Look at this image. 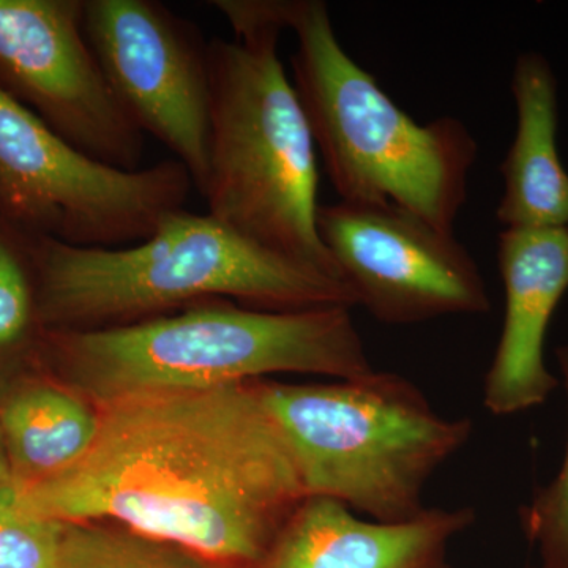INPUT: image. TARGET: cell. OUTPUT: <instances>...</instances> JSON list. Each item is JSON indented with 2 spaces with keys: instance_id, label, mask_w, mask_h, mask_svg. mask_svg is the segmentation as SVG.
<instances>
[{
  "instance_id": "obj_1",
  "label": "cell",
  "mask_w": 568,
  "mask_h": 568,
  "mask_svg": "<svg viewBox=\"0 0 568 568\" xmlns=\"http://www.w3.org/2000/svg\"><path fill=\"white\" fill-rule=\"evenodd\" d=\"M33 514L110 523L226 568H261L305 500L260 381L115 399L62 473L17 484Z\"/></svg>"
},
{
  "instance_id": "obj_2",
  "label": "cell",
  "mask_w": 568,
  "mask_h": 568,
  "mask_svg": "<svg viewBox=\"0 0 568 568\" xmlns=\"http://www.w3.org/2000/svg\"><path fill=\"white\" fill-rule=\"evenodd\" d=\"M211 6L234 39L209 40L207 213L268 252L345 282L317 233V149L278 54L284 0Z\"/></svg>"
},
{
  "instance_id": "obj_3",
  "label": "cell",
  "mask_w": 568,
  "mask_h": 568,
  "mask_svg": "<svg viewBox=\"0 0 568 568\" xmlns=\"http://www.w3.org/2000/svg\"><path fill=\"white\" fill-rule=\"evenodd\" d=\"M40 316L55 331H93L170 315L233 297L253 308L357 306L349 284L268 252L216 222L181 209L144 241L88 248L36 237Z\"/></svg>"
},
{
  "instance_id": "obj_4",
  "label": "cell",
  "mask_w": 568,
  "mask_h": 568,
  "mask_svg": "<svg viewBox=\"0 0 568 568\" xmlns=\"http://www.w3.org/2000/svg\"><path fill=\"white\" fill-rule=\"evenodd\" d=\"M51 346L70 383L99 406L278 373L349 379L375 369L346 306L276 312L215 298L140 323L55 331Z\"/></svg>"
},
{
  "instance_id": "obj_5",
  "label": "cell",
  "mask_w": 568,
  "mask_h": 568,
  "mask_svg": "<svg viewBox=\"0 0 568 568\" xmlns=\"http://www.w3.org/2000/svg\"><path fill=\"white\" fill-rule=\"evenodd\" d=\"M293 84L339 200L394 204L455 231L478 144L452 115L418 123L347 54L321 0H286Z\"/></svg>"
},
{
  "instance_id": "obj_6",
  "label": "cell",
  "mask_w": 568,
  "mask_h": 568,
  "mask_svg": "<svg viewBox=\"0 0 568 568\" xmlns=\"http://www.w3.org/2000/svg\"><path fill=\"white\" fill-rule=\"evenodd\" d=\"M260 388L306 497L338 500L376 521L422 514L426 485L474 432L470 418L443 416L392 372L328 384L260 379Z\"/></svg>"
},
{
  "instance_id": "obj_7",
  "label": "cell",
  "mask_w": 568,
  "mask_h": 568,
  "mask_svg": "<svg viewBox=\"0 0 568 568\" xmlns=\"http://www.w3.org/2000/svg\"><path fill=\"white\" fill-rule=\"evenodd\" d=\"M193 190L174 159L125 171L85 155L0 84V212L14 226L67 245H132Z\"/></svg>"
},
{
  "instance_id": "obj_8",
  "label": "cell",
  "mask_w": 568,
  "mask_h": 568,
  "mask_svg": "<svg viewBox=\"0 0 568 568\" xmlns=\"http://www.w3.org/2000/svg\"><path fill=\"white\" fill-rule=\"evenodd\" d=\"M85 39L119 102L170 149L203 196L211 136V55L200 29L156 0H84Z\"/></svg>"
},
{
  "instance_id": "obj_9",
  "label": "cell",
  "mask_w": 568,
  "mask_h": 568,
  "mask_svg": "<svg viewBox=\"0 0 568 568\" xmlns=\"http://www.w3.org/2000/svg\"><path fill=\"white\" fill-rule=\"evenodd\" d=\"M317 233L357 306L388 325L485 315L487 283L455 231L394 204H321Z\"/></svg>"
},
{
  "instance_id": "obj_10",
  "label": "cell",
  "mask_w": 568,
  "mask_h": 568,
  "mask_svg": "<svg viewBox=\"0 0 568 568\" xmlns=\"http://www.w3.org/2000/svg\"><path fill=\"white\" fill-rule=\"evenodd\" d=\"M84 0H0V82L85 155L141 170L145 134L85 39Z\"/></svg>"
},
{
  "instance_id": "obj_11",
  "label": "cell",
  "mask_w": 568,
  "mask_h": 568,
  "mask_svg": "<svg viewBox=\"0 0 568 568\" xmlns=\"http://www.w3.org/2000/svg\"><path fill=\"white\" fill-rule=\"evenodd\" d=\"M497 263L506 308L484 405L493 416L506 417L544 405L560 386L545 362V343L568 290L567 227H504Z\"/></svg>"
},
{
  "instance_id": "obj_12",
  "label": "cell",
  "mask_w": 568,
  "mask_h": 568,
  "mask_svg": "<svg viewBox=\"0 0 568 568\" xmlns=\"http://www.w3.org/2000/svg\"><path fill=\"white\" fill-rule=\"evenodd\" d=\"M470 507H426L406 521L362 518L328 497H305L261 568H450Z\"/></svg>"
},
{
  "instance_id": "obj_13",
  "label": "cell",
  "mask_w": 568,
  "mask_h": 568,
  "mask_svg": "<svg viewBox=\"0 0 568 568\" xmlns=\"http://www.w3.org/2000/svg\"><path fill=\"white\" fill-rule=\"evenodd\" d=\"M510 88L517 129L500 164L497 222L504 227H567L568 173L558 148L555 70L540 52H523L515 61Z\"/></svg>"
},
{
  "instance_id": "obj_14",
  "label": "cell",
  "mask_w": 568,
  "mask_h": 568,
  "mask_svg": "<svg viewBox=\"0 0 568 568\" xmlns=\"http://www.w3.org/2000/svg\"><path fill=\"white\" fill-rule=\"evenodd\" d=\"M11 480L33 484L62 473L91 447L99 410L61 388H28L0 413Z\"/></svg>"
},
{
  "instance_id": "obj_15",
  "label": "cell",
  "mask_w": 568,
  "mask_h": 568,
  "mask_svg": "<svg viewBox=\"0 0 568 568\" xmlns=\"http://www.w3.org/2000/svg\"><path fill=\"white\" fill-rule=\"evenodd\" d=\"M58 568H226L110 523L67 525Z\"/></svg>"
},
{
  "instance_id": "obj_16",
  "label": "cell",
  "mask_w": 568,
  "mask_h": 568,
  "mask_svg": "<svg viewBox=\"0 0 568 568\" xmlns=\"http://www.w3.org/2000/svg\"><path fill=\"white\" fill-rule=\"evenodd\" d=\"M65 529L24 507L13 480L0 484V568H58Z\"/></svg>"
},
{
  "instance_id": "obj_17",
  "label": "cell",
  "mask_w": 568,
  "mask_h": 568,
  "mask_svg": "<svg viewBox=\"0 0 568 568\" xmlns=\"http://www.w3.org/2000/svg\"><path fill=\"white\" fill-rule=\"evenodd\" d=\"M560 384L567 398L568 345L556 349ZM519 525L530 545L537 549L538 568H568V432L566 455L558 476L547 487L538 488L532 499L519 510Z\"/></svg>"
},
{
  "instance_id": "obj_18",
  "label": "cell",
  "mask_w": 568,
  "mask_h": 568,
  "mask_svg": "<svg viewBox=\"0 0 568 568\" xmlns=\"http://www.w3.org/2000/svg\"><path fill=\"white\" fill-rule=\"evenodd\" d=\"M0 227V351L18 345L32 324L31 282L20 245Z\"/></svg>"
},
{
  "instance_id": "obj_19",
  "label": "cell",
  "mask_w": 568,
  "mask_h": 568,
  "mask_svg": "<svg viewBox=\"0 0 568 568\" xmlns=\"http://www.w3.org/2000/svg\"><path fill=\"white\" fill-rule=\"evenodd\" d=\"M11 480V466L6 443H3L2 429H0V484Z\"/></svg>"
},
{
  "instance_id": "obj_20",
  "label": "cell",
  "mask_w": 568,
  "mask_h": 568,
  "mask_svg": "<svg viewBox=\"0 0 568 568\" xmlns=\"http://www.w3.org/2000/svg\"><path fill=\"white\" fill-rule=\"evenodd\" d=\"M567 233H568V224H567Z\"/></svg>"
},
{
  "instance_id": "obj_21",
  "label": "cell",
  "mask_w": 568,
  "mask_h": 568,
  "mask_svg": "<svg viewBox=\"0 0 568 568\" xmlns=\"http://www.w3.org/2000/svg\"><path fill=\"white\" fill-rule=\"evenodd\" d=\"M532 568H538V567H532Z\"/></svg>"
}]
</instances>
